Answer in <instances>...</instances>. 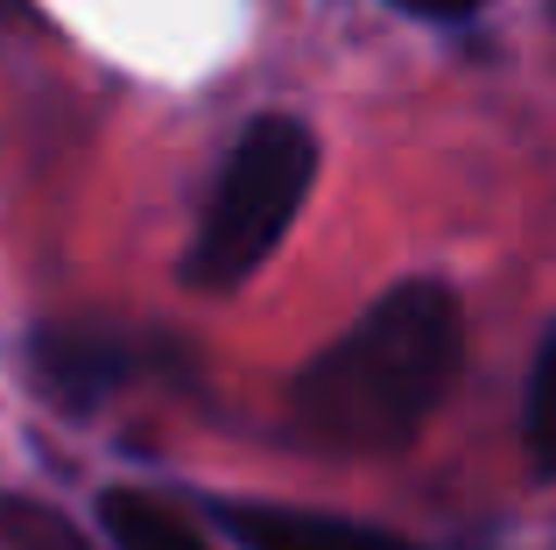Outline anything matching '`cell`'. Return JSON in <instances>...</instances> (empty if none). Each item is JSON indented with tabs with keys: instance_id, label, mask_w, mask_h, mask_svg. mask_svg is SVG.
<instances>
[{
	"instance_id": "obj_7",
	"label": "cell",
	"mask_w": 556,
	"mask_h": 550,
	"mask_svg": "<svg viewBox=\"0 0 556 550\" xmlns=\"http://www.w3.org/2000/svg\"><path fill=\"white\" fill-rule=\"evenodd\" d=\"M394 8H408V14H437V22H451V14H472L479 0H394Z\"/></svg>"
},
{
	"instance_id": "obj_1",
	"label": "cell",
	"mask_w": 556,
	"mask_h": 550,
	"mask_svg": "<svg viewBox=\"0 0 556 550\" xmlns=\"http://www.w3.org/2000/svg\"><path fill=\"white\" fill-rule=\"evenodd\" d=\"M458 353H465L458 297L444 283H402L296 374L289 416L325 452L408 445L416 424L444 402Z\"/></svg>"
},
{
	"instance_id": "obj_3",
	"label": "cell",
	"mask_w": 556,
	"mask_h": 550,
	"mask_svg": "<svg viewBox=\"0 0 556 550\" xmlns=\"http://www.w3.org/2000/svg\"><path fill=\"white\" fill-rule=\"evenodd\" d=\"M226 529L247 550H408L388 529L339 523V515H296V509H226Z\"/></svg>"
},
{
	"instance_id": "obj_6",
	"label": "cell",
	"mask_w": 556,
	"mask_h": 550,
	"mask_svg": "<svg viewBox=\"0 0 556 550\" xmlns=\"http://www.w3.org/2000/svg\"><path fill=\"white\" fill-rule=\"evenodd\" d=\"M521 430H529L535 473H549V480H556V332L543 339V353H535V374H529V416H521Z\"/></svg>"
},
{
	"instance_id": "obj_2",
	"label": "cell",
	"mask_w": 556,
	"mask_h": 550,
	"mask_svg": "<svg viewBox=\"0 0 556 550\" xmlns=\"http://www.w3.org/2000/svg\"><path fill=\"white\" fill-rule=\"evenodd\" d=\"M317 177V141L303 121H254L240 141H232L226 170L212 184V205L198 220V240H190L184 275L198 289H232L247 283L261 262L275 254V240L289 234V220L303 212Z\"/></svg>"
},
{
	"instance_id": "obj_5",
	"label": "cell",
	"mask_w": 556,
	"mask_h": 550,
	"mask_svg": "<svg viewBox=\"0 0 556 550\" xmlns=\"http://www.w3.org/2000/svg\"><path fill=\"white\" fill-rule=\"evenodd\" d=\"M99 523H106L113 550H212L184 509L141 495V487H106L99 495Z\"/></svg>"
},
{
	"instance_id": "obj_4",
	"label": "cell",
	"mask_w": 556,
	"mask_h": 550,
	"mask_svg": "<svg viewBox=\"0 0 556 550\" xmlns=\"http://www.w3.org/2000/svg\"><path fill=\"white\" fill-rule=\"evenodd\" d=\"M36 374L50 382V396H64L71 410L99 402L127 374V353L99 332H42L36 339Z\"/></svg>"
}]
</instances>
